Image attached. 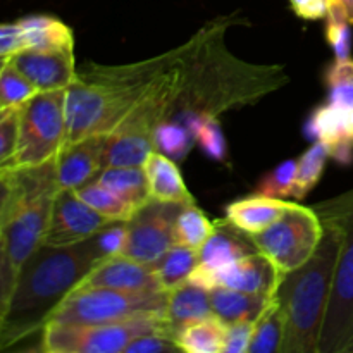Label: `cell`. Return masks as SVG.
Masks as SVG:
<instances>
[{"mask_svg": "<svg viewBox=\"0 0 353 353\" xmlns=\"http://www.w3.org/2000/svg\"><path fill=\"white\" fill-rule=\"evenodd\" d=\"M185 85L172 114L192 110L219 116L247 105L286 81L281 68L252 65L224 47L223 28H203L185 43Z\"/></svg>", "mask_w": 353, "mask_h": 353, "instance_id": "1", "label": "cell"}, {"mask_svg": "<svg viewBox=\"0 0 353 353\" xmlns=\"http://www.w3.org/2000/svg\"><path fill=\"white\" fill-rule=\"evenodd\" d=\"M105 261L93 236L69 247L41 245L17 272L9 309L0 327V350L41 331L59 302Z\"/></svg>", "mask_w": 353, "mask_h": 353, "instance_id": "2", "label": "cell"}, {"mask_svg": "<svg viewBox=\"0 0 353 353\" xmlns=\"http://www.w3.org/2000/svg\"><path fill=\"white\" fill-rule=\"evenodd\" d=\"M174 50L138 64H88L65 88V145L110 134L171 64Z\"/></svg>", "mask_w": 353, "mask_h": 353, "instance_id": "3", "label": "cell"}, {"mask_svg": "<svg viewBox=\"0 0 353 353\" xmlns=\"http://www.w3.org/2000/svg\"><path fill=\"white\" fill-rule=\"evenodd\" d=\"M319 217L324 234L316 254L302 268L286 272L276 292L285 316L281 353H319L341 248L340 224L331 217Z\"/></svg>", "mask_w": 353, "mask_h": 353, "instance_id": "4", "label": "cell"}, {"mask_svg": "<svg viewBox=\"0 0 353 353\" xmlns=\"http://www.w3.org/2000/svg\"><path fill=\"white\" fill-rule=\"evenodd\" d=\"M57 190L54 161L40 168L14 171V192L0 233L17 272L43 245Z\"/></svg>", "mask_w": 353, "mask_h": 353, "instance_id": "5", "label": "cell"}, {"mask_svg": "<svg viewBox=\"0 0 353 353\" xmlns=\"http://www.w3.org/2000/svg\"><path fill=\"white\" fill-rule=\"evenodd\" d=\"M341 228V248L319 353H353V190L314 207Z\"/></svg>", "mask_w": 353, "mask_h": 353, "instance_id": "6", "label": "cell"}, {"mask_svg": "<svg viewBox=\"0 0 353 353\" xmlns=\"http://www.w3.org/2000/svg\"><path fill=\"white\" fill-rule=\"evenodd\" d=\"M165 303V292H123L76 286L55 305L45 324H103L150 314L164 316Z\"/></svg>", "mask_w": 353, "mask_h": 353, "instance_id": "7", "label": "cell"}, {"mask_svg": "<svg viewBox=\"0 0 353 353\" xmlns=\"http://www.w3.org/2000/svg\"><path fill=\"white\" fill-rule=\"evenodd\" d=\"M65 145V90L37 92L19 107L17 147L9 171L55 161Z\"/></svg>", "mask_w": 353, "mask_h": 353, "instance_id": "8", "label": "cell"}, {"mask_svg": "<svg viewBox=\"0 0 353 353\" xmlns=\"http://www.w3.org/2000/svg\"><path fill=\"white\" fill-rule=\"evenodd\" d=\"M152 331H169L164 316L150 314L103 324L47 323L41 327L40 348L47 353H124L134 338Z\"/></svg>", "mask_w": 353, "mask_h": 353, "instance_id": "9", "label": "cell"}, {"mask_svg": "<svg viewBox=\"0 0 353 353\" xmlns=\"http://www.w3.org/2000/svg\"><path fill=\"white\" fill-rule=\"evenodd\" d=\"M324 224L314 207L296 202L286 214L250 240L259 254L268 257L281 272L302 268L319 247Z\"/></svg>", "mask_w": 353, "mask_h": 353, "instance_id": "10", "label": "cell"}, {"mask_svg": "<svg viewBox=\"0 0 353 353\" xmlns=\"http://www.w3.org/2000/svg\"><path fill=\"white\" fill-rule=\"evenodd\" d=\"M285 272L279 271L268 257L255 252L219 269L199 264L190 274L188 283L203 290L230 288L254 295L272 296L278 292Z\"/></svg>", "mask_w": 353, "mask_h": 353, "instance_id": "11", "label": "cell"}, {"mask_svg": "<svg viewBox=\"0 0 353 353\" xmlns=\"http://www.w3.org/2000/svg\"><path fill=\"white\" fill-rule=\"evenodd\" d=\"M181 205L148 202L131 221H128V238L121 255L154 268L171 247L172 224Z\"/></svg>", "mask_w": 353, "mask_h": 353, "instance_id": "12", "label": "cell"}, {"mask_svg": "<svg viewBox=\"0 0 353 353\" xmlns=\"http://www.w3.org/2000/svg\"><path fill=\"white\" fill-rule=\"evenodd\" d=\"M109 221L86 205L74 190H57L43 245L69 247L95 236Z\"/></svg>", "mask_w": 353, "mask_h": 353, "instance_id": "13", "label": "cell"}, {"mask_svg": "<svg viewBox=\"0 0 353 353\" xmlns=\"http://www.w3.org/2000/svg\"><path fill=\"white\" fill-rule=\"evenodd\" d=\"M9 61L38 92L65 90L78 74L74 50L65 48H23Z\"/></svg>", "mask_w": 353, "mask_h": 353, "instance_id": "14", "label": "cell"}, {"mask_svg": "<svg viewBox=\"0 0 353 353\" xmlns=\"http://www.w3.org/2000/svg\"><path fill=\"white\" fill-rule=\"evenodd\" d=\"M107 134L85 138L62 147L54 161V178L59 190H76L99 176L103 169Z\"/></svg>", "mask_w": 353, "mask_h": 353, "instance_id": "15", "label": "cell"}, {"mask_svg": "<svg viewBox=\"0 0 353 353\" xmlns=\"http://www.w3.org/2000/svg\"><path fill=\"white\" fill-rule=\"evenodd\" d=\"M78 286L112 288L123 292H162L152 265L140 264L123 255L99 262Z\"/></svg>", "mask_w": 353, "mask_h": 353, "instance_id": "16", "label": "cell"}, {"mask_svg": "<svg viewBox=\"0 0 353 353\" xmlns=\"http://www.w3.org/2000/svg\"><path fill=\"white\" fill-rule=\"evenodd\" d=\"M305 134L312 141H321L330 152V159L341 165L353 162V134L348 124V112L331 103L316 107L305 123Z\"/></svg>", "mask_w": 353, "mask_h": 353, "instance_id": "17", "label": "cell"}, {"mask_svg": "<svg viewBox=\"0 0 353 353\" xmlns=\"http://www.w3.org/2000/svg\"><path fill=\"white\" fill-rule=\"evenodd\" d=\"M296 202H290L288 199H276V196L261 195L255 193L252 196L234 200L226 207L228 224L236 228L241 233L257 234L268 230L271 224H274L283 214L288 212Z\"/></svg>", "mask_w": 353, "mask_h": 353, "instance_id": "18", "label": "cell"}, {"mask_svg": "<svg viewBox=\"0 0 353 353\" xmlns=\"http://www.w3.org/2000/svg\"><path fill=\"white\" fill-rule=\"evenodd\" d=\"M143 172L147 179L148 199L152 202L169 203V205L195 203V199L190 193L174 159L152 150L143 164Z\"/></svg>", "mask_w": 353, "mask_h": 353, "instance_id": "19", "label": "cell"}, {"mask_svg": "<svg viewBox=\"0 0 353 353\" xmlns=\"http://www.w3.org/2000/svg\"><path fill=\"white\" fill-rule=\"evenodd\" d=\"M257 248L250 236L231 224L226 219L216 221V231L199 250V264L209 269H219L248 254H255Z\"/></svg>", "mask_w": 353, "mask_h": 353, "instance_id": "20", "label": "cell"}, {"mask_svg": "<svg viewBox=\"0 0 353 353\" xmlns=\"http://www.w3.org/2000/svg\"><path fill=\"white\" fill-rule=\"evenodd\" d=\"M164 316L169 331L174 336L181 327L188 326L190 323L212 316L210 292L188 281L176 286L174 290L168 292Z\"/></svg>", "mask_w": 353, "mask_h": 353, "instance_id": "21", "label": "cell"}, {"mask_svg": "<svg viewBox=\"0 0 353 353\" xmlns=\"http://www.w3.org/2000/svg\"><path fill=\"white\" fill-rule=\"evenodd\" d=\"M23 31L24 48H65L74 50V33L55 16L33 14L17 21Z\"/></svg>", "mask_w": 353, "mask_h": 353, "instance_id": "22", "label": "cell"}, {"mask_svg": "<svg viewBox=\"0 0 353 353\" xmlns=\"http://www.w3.org/2000/svg\"><path fill=\"white\" fill-rule=\"evenodd\" d=\"M272 299L274 295H254V293L236 292L221 286L210 290L212 314L226 324L236 321H257Z\"/></svg>", "mask_w": 353, "mask_h": 353, "instance_id": "23", "label": "cell"}, {"mask_svg": "<svg viewBox=\"0 0 353 353\" xmlns=\"http://www.w3.org/2000/svg\"><path fill=\"white\" fill-rule=\"evenodd\" d=\"M228 324L217 316L190 323L174 334V343L185 353H223Z\"/></svg>", "mask_w": 353, "mask_h": 353, "instance_id": "24", "label": "cell"}, {"mask_svg": "<svg viewBox=\"0 0 353 353\" xmlns=\"http://www.w3.org/2000/svg\"><path fill=\"white\" fill-rule=\"evenodd\" d=\"M216 231V221H210L196 203H186L179 207L172 224V240L179 247L199 252L202 245Z\"/></svg>", "mask_w": 353, "mask_h": 353, "instance_id": "25", "label": "cell"}, {"mask_svg": "<svg viewBox=\"0 0 353 353\" xmlns=\"http://www.w3.org/2000/svg\"><path fill=\"white\" fill-rule=\"evenodd\" d=\"M95 179L138 210L150 202L143 168H103Z\"/></svg>", "mask_w": 353, "mask_h": 353, "instance_id": "26", "label": "cell"}, {"mask_svg": "<svg viewBox=\"0 0 353 353\" xmlns=\"http://www.w3.org/2000/svg\"><path fill=\"white\" fill-rule=\"evenodd\" d=\"M74 192L86 205L92 207L95 212H99L109 223H128L138 212L137 207L128 203L126 200L121 199L117 193H114L107 186L100 185L97 179H92L86 185L79 186Z\"/></svg>", "mask_w": 353, "mask_h": 353, "instance_id": "27", "label": "cell"}, {"mask_svg": "<svg viewBox=\"0 0 353 353\" xmlns=\"http://www.w3.org/2000/svg\"><path fill=\"white\" fill-rule=\"evenodd\" d=\"M196 265H199V252L174 245L159 259L157 264L154 265V272L161 290L168 293L188 281Z\"/></svg>", "mask_w": 353, "mask_h": 353, "instance_id": "28", "label": "cell"}, {"mask_svg": "<svg viewBox=\"0 0 353 353\" xmlns=\"http://www.w3.org/2000/svg\"><path fill=\"white\" fill-rule=\"evenodd\" d=\"M283 340H285V316L274 295L261 317L255 321L254 338L248 353H281Z\"/></svg>", "mask_w": 353, "mask_h": 353, "instance_id": "29", "label": "cell"}, {"mask_svg": "<svg viewBox=\"0 0 353 353\" xmlns=\"http://www.w3.org/2000/svg\"><path fill=\"white\" fill-rule=\"evenodd\" d=\"M327 159H330V152L321 141H314L312 147L299 159L295 185L292 190L293 200H303L316 188L324 174Z\"/></svg>", "mask_w": 353, "mask_h": 353, "instance_id": "30", "label": "cell"}, {"mask_svg": "<svg viewBox=\"0 0 353 353\" xmlns=\"http://www.w3.org/2000/svg\"><path fill=\"white\" fill-rule=\"evenodd\" d=\"M327 103L341 110L353 107V59H334L324 72Z\"/></svg>", "mask_w": 353, "mask_h": 353, "instance_id": "31", "label": "cell"}, {"mask_svg": "<svg viewBox=\"0 0 353 353\" xmlns=\"http://www.w3.org/2000/svg\"><path fill=\"white\" fill-rule=\"evenodd\" d=\"M195 145L196 141L192 131L174 119L162 121L154 131V150L174 161H183Z\"/></svg>", "mask_w": 353, "mask_h": 353, "instance_id": "32", "label": "cell"}, {"mask_svg": "<svg viewBox=\"0 0 353 353\" xmlns=\"http://www.w3.org/2000/svg\"><path fill=\"white\" fill-rule=\"evenodd\" d=\"M38 90L31 85L30 79L16 68L10 61L0 69V107L6 110L19 109L28 102Z\"/></svg>", "mask_w": 353, "mask_h": 353, "instance_id": "33", "label": "cell"}, {"mask_svg": "<svg viewBox=\"0 0 353 353\" xmlns=\"http://www.w3.org/2000/svg\"><path fill=\"white\" fill-rule=\"evenodd\" d=\"M324 37L327 45L333 50L334 59H350L352 57V24L347 19L345 12L338 3L327 0L326 26H324Z\"/></svg>", "mask_w": 353, "mask_h": 353, "instance_id": "34", "label": "cell"}, {"mask_svg": "<svg viewBox=\"0 0 353 353\" xmlns=\"http://www.w3.org/2000/svg\"><path fill=\"white\" fill-rule=\"evenodd\" d=\"M296 165L299 161L288 159L281 162L278 168L272 169L271 172L264 176L257 185V193L268 196H276V199H292V190L295 185Z\"/></svg>", "mask_w": 353, "mask_h": 353, "instance_id": "35", "label": "cell"}, {"mask_svg": "<svg viewBox=\"0 0 353 353\" xmlns=\"http://www.w3.org/2000/svg\"><path fill=\"white\" fill-rule=\"evenodd\" d=\"M17 121L19 109H12L0 119V172L10 169L17 147Z\"/></svg>", "mask_w": 353, "mask_h": 353, "instance_id": "36", "label": "cell"}, {"mask_svg": "<svg viewBox=\"0 0 353 353\" xmlns=\"http://www.w3.org/2000/svg\"><path fill=\"white\" fill-rule=\"evenodd\" d=\"M128 238V223H109L93 236L103 259L117 257L123 252Z\"/></svg>", "mask_w": 353, "mask_h": 353, "instance_id": "37", "label": "cell"}, {"mask_svg": "<svg viewBox=\"0 0 353 353\" xmlns=\"http://www.w3.org/2000/svg\"><path fill=\"white\" fill-rule=\"evenodd\" d=\"M17 271L10 261L9 250H7L6 240L0 233V321H3L7 309H9L10 299H12L14 286H16Z\"/></svg>", "mask_w": 353, "mask_h": 353, "instance_id": "38", "label": "cell"}, {"mask_svg": "<svg viewBox=\"0 0 353 353\" xmlns=\"http://www.w3.org/2000/svg\"><path fill=\"white\" fill-rule=\"evenodd\" d=\"M179 352L174 343V338L169 331H152L140 334L126 347L124 353H164Z\"/></svg>", "mask_w": 353, "mask_h": 353, "instance_id": "39", "label": "cell"}, {"mask_svg": "<svg viewBox=\"0 0 353 353\" xmlns=\"http://www.w3.org/2000/svg\"><path fill=\"white\" fill-rule=\"evenodd\" d=\"M255 321H236L226 327L223 353H248L252 338H254Z\"/></svg>", "mask_w": 353, "mask_h": 353, "instance_id": "40", "label": "cell"}, {"mask_svg": "<svg viewBox=\"0 0 353 353\" xmlns=\"http://www.w3.org/2000/svg\"><path fill=\"white\" fill-rule=\"evenodd\" d=\"M24 48L23 31L19 23H3L0 24V59L12 57L16 52Z\"/></svg>", "mask_w": 353, "mask_h": 353, "instance_id": "41", "label": "cell"}, {"mask_svg": "<svg viewBox=\"0 0 353 353\" xmlns=\"http://www.w3.org/2000/svg\"><path fill=\"white\" fill-rule=\"evenodd\" d=\"M292 10L305 21L326 19L327 0H290Z\"/></svg>", "mask_w": 353, "mask_h": 353, "instance_id": "42", "label": "cell"}, {"mask_svg": "<svg viewBox=\"0 0 353 353\" xmlns=\"http://www.w3.org/2000/svg\"><path fill=\"white\" fill-rule=\"evenodd\" d=\"M14 192V171L0 172V224H2L6 210L9 207L10 196Z\"/></svg>", "mask_w": 353, "mask_h": 353, "instance_id": "43", "label": "cell"}, {"mask_svg": "<svg viewBox=\"0 0 353 353\" xmlns=\"http://www.w3.org/2000/svg\"><path fill=\"white\" fill-rule=\"evenodd\" d=\"M333 2L341 7V10H343L347 19L350 21V24L353 26V0H333Z\"/></svg>", "mask_w": 353, "mask_h": 353, "instance_id": "44", "label": "cell"}, {"mask_svg": "<svg viewBox=\"0 0 353 353\" xmlns=\"http://www.w3.org/2000/svg\"><path fill=\"white\" fill-rule=\"evenodd\" d=\"M348 124H350V131L353 134V107L350 110H348Z\"/></svg>", "mask_w": 353, "mask_h": 353, "instance_id": "45", "label": "cell"}, {"mask_svg": "<svg viewBox=\"0 0 353 353\" xmlns=\"http://www.w3.org/2000/svg\"><path fill=\"white\" fill-rule=\"evenodd\" d=\"M7 112H9V110H6V109H2V107H0V119H2V117L6 116Z\"/></svg>", "mask_w": 353, "mask_h": 353, "instance_id": "46", "label": "cell"}, {"mask_svg": "<svg viewBox=\"0 0 353 353\" xmlns=\"http://www.w3.org/2000/svg\"><path fill=\"white\" fill-rule=\"evenodd\" d=\"M7 61H9V59H0V69H2V65H3V64H6V62H7Z\"/></svg>", "mask_w": 353, "mask_h": 353, "instance_id": "47", "label": "cell"}, {"mask_svg": "<svg viewBox=\"0 0 353 353\" xmlns=\"http://www.w3.org/2000/svg\"><path fill=\"white\" fill-rule=\"evenodd\" d=\"M0 327H2V321H0Z\"/></svg>", "mask_w": 353, "mask_h": 353, "instance_id": "48", "label": "cell"}]
</instances>
